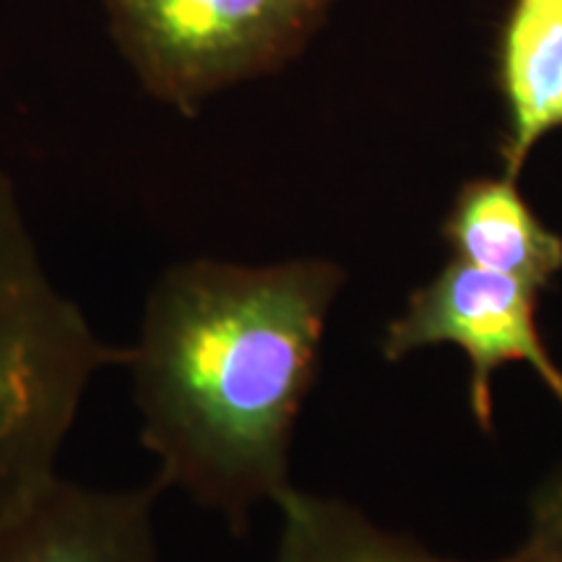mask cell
<instances>
[{
	"instance_id": "8992f818",
	"label": "cell",
	"mask_w": 562,
	"mask_h": 562,
	"mask_svg": "<svg viewBox=\"0 0 562 562\" xmlns=\"http://www.w3.org/2000/svg\"><path fill=\"white\" fill-rule=\"evenodd\" d=\"M495 79L505 104L503 172L518 178L539 140L562 128V0H510Z\"/></svg>"
},
{
	"instance_id": "6da1fadb",
	"label": "cell",
	"mask_w": 562,
	"mask_h": 562,
	"mask_svg": "<svg viewBox=\"0 0 562 562\" xmlns=\"http://www.w3.org/2000/svg\"><path fill=\"white\" fill-rule=\"evenodd\" d=\"M344 281L328 258H191L159 273L123 364L161 490L240 533L258 505L294 487V425Z\"/></svg>"
},
{
	"instance_id": "277c9868",
	"label": "cell",
	"mask_w": 562,
	"mask_h": 562,
	"mask_svg": "<svg viewBox=\"0 0 562 562\" xmlns=\"http://www.w3.org/2000/svg\"><path fill=\"white\" fill-rule=\"evenodd\" d=\"M539 294L524 281L451 258L389 323L383 357L402 362L412 351L438 344L463 349L472 368L469 406L484 432L492 430V375L510 362L533 368L562 404V368L537 323Z\"/></svg>"
},
{
	"instance_id": "5b68a950",
	"label": "cell",
	"mask_w": 562,
	"mask_h": 562,
	"mask_svg": "<svg viewBox=\"0 0 562 562\" xmlns=\"http://www.w3.org/2000/svg\"><path fill=\"white\" fill-rule=\"evenodd\" d=\"M154 480L89 487L55 474L0 521V562H159Z\"/></svg>"
},
{
	"instance_id": "ba28073f",
	"label": "cell",
	"mask_w": 562,
	"mask_h": 562,
	"mask_svg": "<svg viewBox=\"0 0 562 562\" xmlns=\"http://www.w3.org/2000/svg\"><path fill=\"white\" fill-rule=\"evenodd\" d=\"M281 531L271 562H459L372 524L355 505L290 487L277 501ZM497 562H526L513 552Z\"/></svg>"
},
{
	"instance_id": "9c48e42d",
	"label": "cell",
	"mask_w": 562,
	"mask_h": 562,
	"mask_svg": "<svg viewBox=\"0 0 562 562\" xmlns=\"http://www.w3.org/2000/svg\"><path fill=\"white\" fill-rule=\"evenodd\" d=\"M518 552L526 562H562V467L533 492L529 533Z\"/></svg>"
},
{
	"instance_id": "52a82bcc",
	"label": "cell",
	"mask_w": 562,
	"mask_h": 562,
	"mask_svg": "<svg viewBox=\"0 0 562 562\" xmlns=\"http://www.w3.org/2000/svg\"><path fill=\"white\" fill-rule=\"evenodd\" d=\"M516 180L503 172L463 182L442 220V240L456 261L544 292L562 271V237L539 220Z\"/></svg>"
},
{
	"instance_id": "7a4b0ae2",
	"label": "cell",
	"mask_w": 562,
	"mask_h": 562,
	"mask_svg": "<svg viewBox=\"0 0 562 562\" xmlns=\"http://www.w3.org/2000/svg\"><path fill=\"white\" fill-rule=\"evenodd\" d=\"M123 362L55 284L0 165V521L58 474L83 398Z\"/></svg>"
},
{
	"instance_id": "3957f363",
	"label": "cell",
	"mask_w": 562,
	"mask_h": 562,
	"mask_svg": "<svg viewBox=\"0 0 562 562\" xmlns=\"http://www.w3.org/2000/svg\"><path fill=\"white\" fill-rule=\"evenodd\" d=\"M110 37L154 100L195 115L211 97L284 68L336 0H100Z\"/></svg>"
}]
</instances>
